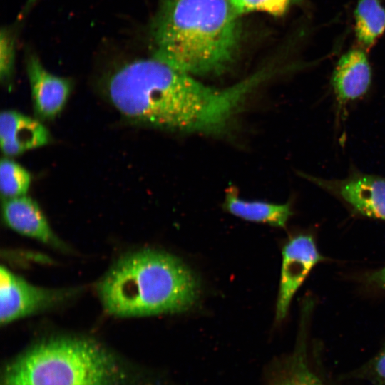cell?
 <instances>
[{
  "label": "cell",
  "mask_w": 385,
  "mask_h": 385,
  "mask_svg": "<svg viewBox=\"0 0 385 385\" xmlns=\"http://www.w3.org/2000/svg\"><path fill=\"white\" fill-rule=\"evenodd\" d=\"M270 76L262 70L217 88L152 56L123 63L106 82L115 108L131 121L181 133L221 135Z\"/></svg>",
  "instance_id": "1"
},
{
  "label": "cell",
  "mask_w": 385,
  "mask_h": 385,
  "mask_svg": "<svg viewBox=\"0 0 385 385\" xmlns=\"http://www.w3.org/2000/svg\"><path fill=\"white\" fill-rule=\"evenodd\" d=\"M228 0H160L150 34L153 56L194 76L222 74L240 45Z\"/></svg>",
  "instance_id": "2"
},
{
  "label": "cell",
  "mask_w": 385,
  "mask_h": 385,
  "mask_svg": "<svg viewBox=\"0 0 385 385\" xmlns=\"http://www.w3.org/2000/svg\"><path fill=\"white\" fill-rule=\"evenodd\" d=\"M104 309L116 317L176 313L197 300L193 272L169 253L145 249L121 257L98 285Z\"/></svg>",
  "instance_id": "3"
},
{
  "label": "cell",
  "mask_w": 385,
  "mask_h": 385,
  "mask_svg": "<svg viewBox=\"0 0 385 385\" xmlns=\"http://www.w3.org/2000/svg\"><path fill=\"white\" fill-rule=\"evenodd\" d=\"M130 376L104 348L58 337L29 349L6 369L3 385H130Z\"/></svg>",
  "instance_id": "4"
},
{
  "label": "cell",
  "mask_w": 385,
  "mask_h": 385,
  "mask_svg": "<svg viewBox=\"0 0 385 385\" xmlns=\"http://www.w3.org/2000/svg\"><path fill=\"white\" fill-rule=\"evenodd\" d=\"M300 175L336 195L359 214L385 220V177L355 170L342 179H324L304 173Z\"/></svg>",
  "instance_id": "5"
},
{
  "label": "cell",
  "mask_w": 385,
  "mask_h": 385,
  "mask_svg": "<svg viewBox=\"0 0 385 385\" xmlns=\"http://www.w3.org/2000/svg\"><path fill=\"white\" fill-rule=\"evenodd\" d=\"M275 320L286 317L294 295L312 269L324 257L319 252L313 237L300 234L291 237L283 246Z\"/></svg>",
  "instance_id": "6"
},
{
  "label": "cell",
  "mask_w": 385,
  "mask_h": 385,
  "mask_svg": "<svg viewBox=\"0 0 385 385\" xmlns=\"http://www.w3.org/2000/svg\"><path fill=\"white\" fill-rule=\"evenodd\" d=\"M62 297L60 292L28 282L8 268L0 269V322L7 324L52 306Z\"/></svg>",
  "instance_id": "7"
},
{
  "label": "cell",
  "mask_w": 385,
  "mask_h": 385,
  "mask_svg": "<svg viewBox=\"0 0 385 385\" xmlns=\"http://www.w3.org/2000/svg\"><path fill=\"white\" fill-rule=\"evenodd\" d=\"M26 68L35 113L41 119L54 118L67 101L71 81L49 73L34 53H27Z\"/></svg>",
  "instance_id": "8"
},
{
  "label": "cell",
  "mask_w": 385,
  "mask_h": 385,
  "mask_svg": "<svg viewBox=\"0 0 385 385\" xmlns=\"http://www.w3.org/2000/svg\"><path fill=\"white\" fill-rule=\"evenodd\" d=\"M371 83V69L366 53L352 49L339 60L331 84L339 110L364 96Z\"/></svg>",
  "instance_id": "9"
},
{
  "label": "cell",
  "mask_w": 385,
  "mask_h": 385,
  "mask_svg": "<svg viewBox=\"0 0 385 385\" xmlns=\"http://www.w3.org/2000/svg\"><path fill=\"white\" fill-rule=\"evenodd\" d=\"M50 135L38 120L19 112L4 111L0 115V143L2 153L8 157L46 145Z\"/></svg>",
  "instance_id": "10"
},
{
  "label": "cell",
  "mask_w": 385,
  "mask_h": 385,
  "mask_svg": "<svg viewBox=\"0 0 385 385\" xmlns=\"http://www.w3.org/2000/svg\"><path fill=\"white\" fill-rule=\"evenodd\" d=\"M2 217L5 224L16 232L43 243L62 247L38 205L26 195L4 199Z\"/></svg>",
  "instance_id": "11"
},
{
  "label": "cell",
  "mask_w": 385,
  "mask_h": 385,
  "mask_svg": "<svg viewBox=\"0 0 385 385\" xmlns=\"http://www.w3.org/2000/svg\"><path fill=\"white\" fill-rule=\"evenodd\" d=\"M223 207L228 212L245 220L279 227L286 226L292 214L289 202L277 204L244 200L234 188L227 190Z\"/></svg>",
  "instance_id": "12"
},
{
  "label": "cell",
  "mask_w": 385,
  "mask_h": 385,
  "mask_svg": "<svg viewBox=\"0 0 385 385\" xmlns=\"http://www.w3.org/2000/svg\"><path fill=\"white\" fill-rule=\"evenodd\" d=\"M269 385H330L319 371L312 365L304 343L282 364Z\"/></svg>",
  "instance_id": "13"
},
{
  "label": "cell",
  "mask_w": 385,
  "mask_h": 385,
  "mask_svg": "<svg viewBox=\"0 0 385 385\" xmlns=\"http://www.w3.org/2000/svg\"><path fill=\"white\" fill-rule=\"evenodd\" d=\"M355 20L358 41L370 47L385 29V8L379 0H359Z\"/></svg>",
  "instance_id": "14"
},
{
  "label": "cell",
  "mask_w": 385,
  "mask_h": 385,
  "mask_svg": "<svg viewBox=\"0 0 385 385\" xmlns=\"http://www.w3.org/2000/svg\"><path fill=\"white\" fill-rule=\"evenodd\" d=\"M31 177L24 167L15 161L2 158L0 164V190L4 199L26 195Z\"/></svg>",
  "instance_id": "15"
},
{
  "label": "cell",
  "mask_w": 385,
  "mask_h": 385,
  "mask_svg": "<svg viewBox=\"0 0 385 385\" xmlns=\"http://www.w3.org/2000/svg\"><path fill=\"white\" fill-rule=\"evenodd\" d=\"M339 378L342 381L364 382L368 385H385V343L373 356Z\"/></svg>",
  "instance_id": "16"
},
{
  "label": "cell",
  "mask_w": 385,
  "mask_h": 385,
  "mask_svg": "<svg viewBox=\"0 0 385 385\" xmlns=\"http://www.w3.org/2000/svg\"><path fill=\"white\" fill-rule=\"evenodd\" d=\"M232 9L237 14L261 11L274 16L282 15L291 0H228Z\"/></svg>",
  "instance_id": "17"
},
{
  "label": "cell",
  "mask_w": 385,
  "mask_h": 385,
  "mask_svg": "<svg viewBox=\"0 0 385 385\" xmlns=\"http://www.w3.org/2000/svg\"><path fill=\"white\" fill-rule=\"evenodd\" d=\"M16 29L13 26L1 29V55H0V74L1 81L8 82L11 80L14 71Z\"/></svg>",
  "instance_id": "18"
},
{
  "label": "cell",
  "mask_w": 385,
  "mask_h": 385,
  "mask_svg": "<svg viewBox=\"0 0 385 385\" xmlns=\"http://www.w3.org/2000/svg\"><path fill=\"white\" fill-rule=\"evenodd\" d=\"M366 280L370 284L385 289V267L369 274Z\"/></svg>",
  "instance_id": "19"
}]
</instances>
